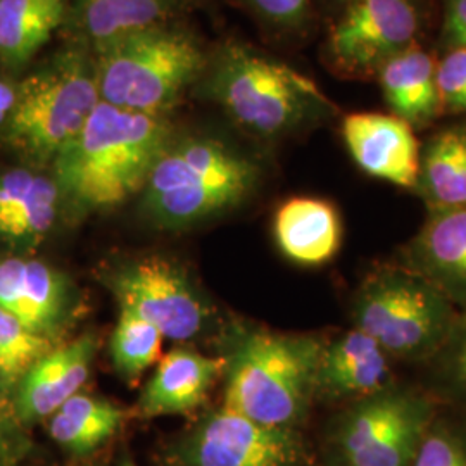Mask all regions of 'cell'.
Listing matches in <instances>:
<instances>
[{
  "label": "cell",
  "instance_id": "603a6c76",
  "mask_svg": "<svg viewBox=\"0 0 466 466\" xmlns=\"http://www.w3.org/2000/svg\"><path fill=\"white\" fill-rule=\"evenodd\" d=\"M125 421V411L109 400L76 394L50 417V435L73 454L99 450Z\"/></svg>",
  "mask_w": 466,
  "mask_h": 466
},
{
  "label": "cell",
  "instance_id": "30bf717a",
  "mask_svg": "<svg viewBox=\"0 0 466 466\" xmlns=\"http://www.w3.org/2000/svg\"><path fill=\"white\" fill-rule=\"evenodd\" d=\"M119 309L156 327L163 337L188 340L204 329L208 309L184 271L159 258L117 268L109 277Z\"/></svg>",
  "mask_w": 466,
  "mask_h": 466
},
{
  "label": "cell",
  "instance_id": "8fae6325",
  "mask_svg": "<svg viewBox=\"0 0 466 466\" xmlns=\"http://www.w3.org/2000/svg\"><path fill=\"white\" fill-rule=\"evenodd\" d=\"M185 466H304L296 429L268 427L221 406L182 444Z\"/></svg>",
  "mask_w": 466,
  "mask_h": 466
},
{
  "label": "cell",
  "instance_id": "d6986e66",
  "mask_svg": "<svg viewBox=\"0 0 466 466\" xmlns=\"http://www.w3.org/2000/svg\"><path fill=\"white\" fill-rule=\"evenodd\" d=\"M435 65L432 54L415 42L385 61L375 75L390 115L413 128H421L441 115Z\"/></svg>",
  "mask_w": 466,
  "mask_h": 466
},
{
  "label": "cell",
  "instance_id": "9a60e30c",
  "mask_svg": "<svg viewBox=\"0 0 466 466\" xmlns=\"http://www.w3.org/2000/svg\"><path fill=\"white\" fill-rule=\"evenodd\" d=\"M97 346L96 335L88 333L44 354L23 375L17 390V417L28 423L52 417L76 396L90 377Z\"/></svg>",
  "mask_w": 466,
  "mask_h": 466
},
{
  "label": "cell",
  "instance_id": "e575fe53",
  "mask_svg": "<svg viewBox=\"0 0 466 466\" xmlns=\"http://www.w3.org/2000/svg\"><path fill=\"white\" fill-rule=\"evenodd\" d=\"M339 2H342V4H346V2H350V0H339Z\"/></svg>",
  "mask_w": 466,
  "mask_h": 466
},
{
  "label": "cell",
  "instance_id": "ba28073f",
  "mask_svg": "<svg viewBox=\"0 0 466 466\" xmlns=\"http://www.w3.org/2000/svg\"><path fill=\"white\" fill-rule=\"evenodd\" d=\"M433 404L413 389L389 385L356 404L337 429L342 461L352 466H410L432 425Z\"/></svg>",
  "mask_w": 466,
  "mask_h": 466
},
{
  "label": "cell",
  "instance_id": "ffe728a7",
  "mask_svg": "<svg viewBox=\"0 0 466 466\" xmlns=\"http://www.w3.org/2000/svg\"><path fill=\"white\" fill-rule=\"evenodd\" d=\"M66 15L67 0H0V63L23 69Z\"/></svg>",
  "mask_w": 466,
  "mask_h": 466
},
{
  "label": "cell",
  "instance_id": "f546056e",
  "mask_svg": "<svg viewBox=\"0 0 466 466\" xmlns=\"http://www.w3.org/2000/svg\"><path fill=\"white\" fill-rule=\"evenodd\" d=\"M446 348V368L452 382L466 390V323L460 321Z\"/></svg>",
  "mask_w": 466,
  "mask_h": 466
},
{
  "label": "cell",
  "instance_id": "7a4b0ae2",
  "mask_svg": "<svg viewBox=\"0 0 466 466\" xmlns=\"http://www.w3.org/2000/svg\"><path fill=\"white\" fill-rule=\"evenodd\" d=\"M202 94L249 134L279 138L332 116V100L296 67L240 42L208 57Z\"/></svg>",
  "mask_w": 466,
  "mask_h": 466
},
{
  "label": "cell",
  "instance_id": "5bb4252c",
  "mask_svg": "<svg viewBox=\"0 0 466 466\" xmlns=\"http://www.w3.org/2000/svg\"><path fill=\"white\" fill-rule=\"evenodd\" d=\"M392 385L390 356L360 329L352 327L323 342L317 394L330 400H367Z\"/></svg>",
  "mask_w": 466,
  "mask_h": 466
},
{
  "label": "cell",
  "instance_id": "277c9868",
  "mask_svg": "<svg viewBox=\"0 0 466 466\" xmlns=\"http://www.w3.org/2000/svg\"><path fill=\"white\" fill-rule=\"evenodd\" d=\"M92 54L100 100L150 116H165L208 66L194 36L163 25L116 36Z\"/></svg>",
  "mask_w": 466,
  "mask_h": 466
},
{
  "label": "cell",
  "instance_id": "8992f818",
  "mask_svg": "<svg viewBox=\"0 0 466 466\" xmlns=\"http://www.w3.org/2000/svg\"><path fill=\"white\" fill-rule=\"evenodd\" d=\"M100 102L92 49L78 42L57 52L17 85L4 140L38 165H52L82 132Z\"/></svg>",
  "mask_w": 466,
  "mask_h": 466
},
{
  "label": "cell",
  "instance_id": "836d02e7",
  "mask_svg": "<svg viewBox=\"0 0 466 466\" xmlns=\"http://www.w3.org/2000/svg\"><path fill=\"white\" fill-rule=\"evenodd\" d=\"M123 466H135L134 463H132V461H125V463H123Z\"/></svg>",
  "mask_w": 466,
  "mask_h": 466
},
{
  "label": "cell",
  "instance_id": "6da1fadb",
  "mask_svg": "<svg viewBox=\"0 0 466 466\" xmlns=\"http://www.w3.org/2000/svg\"><path fill=\"white\" fill-rule=\"evenodd\" d=\"M171 138L167 117L100 100L82 132L54 159L52 178L75 213L113 209L146 188Z\"/></svg>",
  "mask_w": 466,
  "mask_h": 466
},
{
  "label": "cell",
  "instance_id": "1f68e13d",
  "mask_svg": "<svg viewBox=\"0 0 466 466\" xmlns=\"http://www.w3.org/2000/svg\"><path fill=\"white\" fill-rule=\"evenodd\" d=\"M17 85L11 84L9 80L0 76V128L11 116L15 104H16Z\"/></svg>",
  "mask_w": 466,
  "mask_h": 466
},
{
  "label": "cell",
  "instance_id": "83f0119b",
  "mask_svg": "<svg viewBox=\"0 0 466 466\" xmlns=\"http://www.w3.org/2000/svg\"><path fill=\"white\" fill-rule=\"evenodd\" d=\"M441 113L466 115V49L448 47L435 65Z\"/></svg>",
  "mask_w": 466,
  "mask_h": 466
},
{
  "label": "cell",
  "instance_id": "d4e9b609",
  "mask_svg": "<svg viewBox=\"0 0 466 466\" xmlns=\"http://www.w3.org/2000/svg\"><path fill=\"white\" fill-rule=\"evenodd\" d=\"M161 332L130 311L119 309L116 329L111 337V356L123 377L137 379L152 367L163 346Z\"/></svg>",
  "mask_w": 466,
  "mask_h": 466
},
{
  "label": "cell",
  "instance_id": "f1b7e54d",
  "mask_svg": "<svg viewBox=\"0 0 466 466\" xmlns=\"http://www.w3.org/2000/svg\"><path fill=\"white\" fill-rule=\"evenodd\" d=\"M252 13L279 28H299L309 15V0H244Z\"/></svg>",
  "mask_w": 466,
  "mask_h": 466
},
{
  "label": "cell",
  "instance_id": "9c48e42d",
  "mask_svg": "<svg viewBox=\"0 0 466 466\" xmlns=\"http://www.w3.org/2000/svg\"><path fill=\"white\" fill-rule=\"evenodd\" d=\"M327 38L333 66L346 76L377 75L385 61L417 42L418 0H350Z\"/></svg>",
  "mask_w": 466,
  "mask_h": 466
},
{
  "label": "cell",
  "instance_id": "3957f363",
  "mask_svg": "<svg viewBox=\"0 0 466 466\" xmlns=\"http://www.w3.org/2000/svg\"><path fill=\"white\" fill-rule=\"evenodd\" d=\"M321 350L313 335L238 332L225 356L223 406L261 425L296 429L317 396Z\"/></svg>",
  "mask_w": 466,
  "mask_h": 466
},
{
  "label": "cell",
  "instance_id": "484cf974",
  "mask_svg": "<svg viewBox=\"0 0 466 466\" xmlns=\"http://www.w3.org/2000/svg\"><path fill=\"white\" fill-rule=\"evenodd\" d=\"M54 350L52 339L26 329L15 315L0 308V375L16 379Z\"/></svg>",
  "mask_w": 466,
  "mask_h": 466
},
{
  "label": "cell",
  "instance_id": "4fadbf2b",
  "mask_svg": "<svg viewBox=\"0 0 466 466\" xmlns=\"http://www.w3.org/2000/svg\"><path fill=\"white\" fill-rule=\"evenodd\" d=\"M0 308L32 332L52 339L66 321L71 290L66 279L49 265L9 258L0 261Z\"/></svg>",
  "mask_w": 466,
  "mask_h": 466
},
{
  "label": "cell",
  "instance_id": "44dd1931",
  "mask_svg": "<svg viewBox=\"0 0 466 466\" xmlns=\"http://www.w3.org/2000/svg\"><path fill=\"white\" fill-rule=\"evenodd\" d=\"M415 190L431 213L466 209V127L442 130L429 140Z\"/></svg>",
  "mask_w": 466,
  "mask_h": 466
},
{
  "label": "cell",
  "instance_id": "5b68a950",
  "mask_svg": "<svg viewBox=\"0 0 466 466\" xmlns=\"http://www.w3.org/2000/svg\"><path fill=\"white\" fill-rule=\"evenodd\" d=\"M256 182L258 167L223 142L171 138L150 171L142 206L161 227H187L238 206Z\"/></svg>",
  "mask_w": 466,
  "mask_h": 466
},
{
  "label": "cell",
  "instance_id": "ac0fdd59",
  "mask_svg": "<svg viewBox=\"0 0 466 466\" xmlns=\"http://www.w3.org/2000/svg\"><path fill=\"white\" fill-rule=\"evenodd\" d=\"M273 233L285 258L302 267H319L340 249L342 219L329 200L292 198L277 209Z\"/></svg>",
  "mask_w": 466,
  "mask_h": 466
},
{
  "label": "cell",
  "instance_id": "4dcf8cb0",
  "mask_svg": "<svg viewBox=\"0 0 466 466\" xmlns=\"http://www.w3.org/2000/svg\"><path fill=\"white\" fill-rule=\"evenodd\" d=\"M444 42L448 47L466 49V0H446Z\"/></svg>",
  "mask_w": 466,
  "mask_h": 466
},
{
  "label": "cell",
  "instance_id": "4316f807",
  "mask_svg": "<svg viewBox=\"0 0 466 466\" xmlns=\"http://www.w3.org/2000/svg\"><path fill=\"white\" fill-rule=\"evenodd\" d=\"M410 466H466V431L433 420Z\"/></svg>",
  "mask_w": 466,
  "mask_h": 466
},
{
  "label": "cell",
  "instance_id": "52a82bcc",
  "mask_svg": "<svg viewBox=\"0 0 466 466\" xmlns=\"http://www.w3.org/2000/svg\"><path fill=\"white\" fill-rule=\"evenodd\" d=\"M354 327L390 358L425 360L442 350L458 323L456 306L410 267L368 273L354 298Z\"/></svg>",
  "mask_w": 466,
  "mask_h": 466
},
{
  "label": "cell",
  "instance_id": "7402d4cb",
  "mask_svg": "<svg viewBox=\"0 0 466 466\" xmlns=\"http://www.w3.org/2000/svg\"><path fill=\"white\" fill-rule=\"evenodd\" d=\"M171 0H75L69 11L80 40L94 49L121 35L163 25Z\"/></svg>",
  "mask_w": 466,
  "mask_h": 466
},
{
  "label": "cell",
  "instance_id": "7c38bea8",
  "mask_svg": "<svg viewBox=\"0 0 466 466\" xmlns=\"http://www.w3.org/2000/svg\"><path fill=\"white\" fill-rule=\"evenodd\" d=\"M340 130L361 171L402 188L417 187L421 150L410 123L394 115L350 113Z\"/></svg>",
  "mask_w": 466,
  "mask_h": 466
},
{
  "label": "cell",
  "instance_id": "2e32d148",
  "mask_svg": "<svg viewBox=\"0 0 466 466\" xmlns=\"http://www.w3.org/2000/svg\"><path fill=\"white\" fill-rule=\"evenodd\" d=\"M406 267L454 304L466 306V209L435 211L406 250Z\"/></svg>",
  "mask_w": 466,
  "mask_h": 466
},
{
  "label": "cell",
  "instance_id": "cb8c5ba5",
  "mask_svg": "<svg viewBox=\"0 0 466 466\" xmlns=\"http://www.w3.org/2000/svg\"><path fill=\"white\" fill-rule=\"evenodd\" d=\"M61 192L52 177L36 173L34 184L11 215L0 223V235L15 240L35 244L52 230L61 206Z\"/></svg>",
  "mask_w": 466,
  "mask_h": 466
},
{
  "label": "cell",
  "instance_id": "e0dca14e",
  "mask_svg": "<svg viewBox=\"0 0 466 466\" xmlns=\"http://www.w3.org/2000/svg\"><path fill=\"white\" fill-rule=\"evenodd\" d=\"M225 373V358H211L190 350H173L159 360L138 400L140 417L182 415L198 410L213 383Z\"/></svg>",
  "mask_w": 466,
  "mask_h": 466
},
{
  "label": "cell",
  "instance_id": "d6a6232c",
  "mask_svg": "<svg viewBox=\"0 0 466 466\" xmlns=\"http://www.w3.org/2000/svg\"><path fill=\"white\" fill-rule=\"evenodd\" d=\"M332 466H352V465H348V463H344V461H339V463H335V465H332Z\"/></svg>",
  "mask_w": 466,
  "mask_h": 466
}]
</instances>
